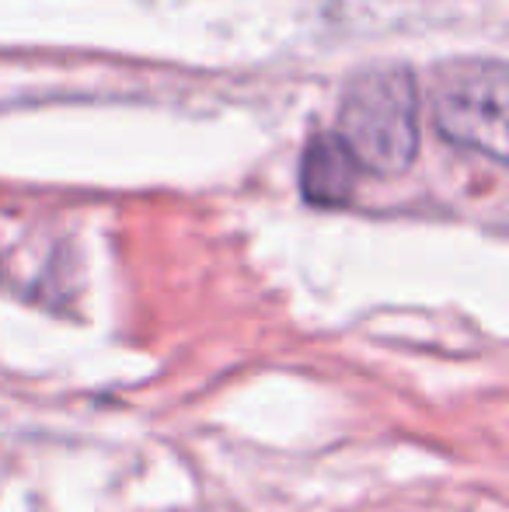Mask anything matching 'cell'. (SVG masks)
I'll use <instances>...</instances> for the list:
<instances>
[{
    "instance_id": "3957f363",
    "label": "cell",
    "mask_w": 509,
    "mask_h": 512,
    "mask_svg": "<svg viewBox=\"0 0 509 512\" xmlns=\"http://www.w3.org/2000/svg\"><path fill=\"white\" fill-rule=\"evenodd\" d=\"M356 175H360V168L332 133L311 136L304 161H300V189H304L307 203L328 209L346 206L356 192Z\"/></svg>"
},
{
    "instance_id": "6da1fadb",
    "label": "cell",
    "mask_w": 509,
    "mask_h": 512,
    "mask_svg": "<svg viewBox=\"0 0 509 512\" xmlns=\"http://www.w3.org/2000/svg\"><path fill=\"white\" fill-rule=\"evenodd\" d=\"M360 171L398 175L419 154V88L408 70H374L342 91L339 133Z\"/></svg>"
},
{
    "instance_id": "7a4b0ae2",
    "label": "cell",
    "mask_w": 509,
    "mask_h": 512,
    "mask_svg": "<svg viewBox=\"0 0 509 512\" xmlns=\"http://www.w3.org/2000/svg\"><path fill=\"white\" fill-rule=\"evenodd\" d=\"M433 122L443 140L506 161V67L468 60L443 67L433 81Z\"/></svg>"
}]
</instances>
